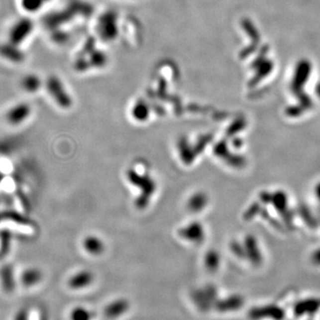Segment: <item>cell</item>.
<instances>
[{
  "label": "cell",
  "instance_id": "1",
  "mask_svg": "<svg viewBox=\"0 0 320 320\" xmlns=\"http://www.w3.org/2000/svg\"><path fill=\"white\" fill-rule=\"evenodd\" d=\"M94 280L95 277L91 271L88 270H80L71 275L70 279H68V287L74 291L84 290L91 287Z\"/></svg>",
  "mask_w": 320,
  "mask_h": 320
},
{
  "label": "cell",
  "instance_id": "2",
  "mask_svg": "<svg viewBox=\"0 0 320 320\" xmlns=\"http://www.w3.org/2000/svg\"><path fill=\"white\" fill-rule=\"evenodd\" d=\"M130 304L125 299L113 300L108 303L104 310V315L108 320H118L129 312Z\"/></svg>",
  "mask_w": 320,
  "mask_h": 320
},
{
  "label": "cell",
  "instance_id": "4",
  "mask_svg": "<svg viewBox=\"0 0 320 320\" xmlns=\"http://www.w3.org/2000/svg\"><path fill=\"white\" fill-rule=\"evenodd\" d=\"M22 285L25 287H33L42 280L41 270L37 268H29L24 270L21 276Z\"/></svg>",
  "mask_w": 320,
  "mask_h": 320
},
{
  "label": "cell",
  "instance_id": "6",
  "mask_svg": "<svg viewBox=\"0 0 320 320\" xmlns=\"http://www.w3.org/2000/svg\"><path fill=\"white\" fill-rule=\"evenodd\" d=\"M69 320H94V314L88 308L79 305L72 308L69 314Z\"/></svg>",
  "mask_w": 320,
  "mask_h": 320
},
{
  "label": "cell",
  "instance_id": "3",
  "mask_svg": "<svg viewBox=\"0 0 320 320\" xmlns=\"http://www.w3.org/2000/svg\"><path fill=\"white\" fill-rule=\"evenodd\" d=\"M30 109L26 104H17L13 106L5 114V120L13 126L20 125L29 117Z\"/></svg>",
  "mask_w": 320,
  "mask_h": 320
},
{
  "label": "cell",
  "instance_id": "7",
  "mask_svg": "<svg viewBox=\"0 0 320 320\" xmlns=\"http://www.w3.org/2000/svg\"><path fill=\"white\" fill-rule=\"evenodd\" d=\"M38 79H35V78H27L23 80V87L26 88L28 91H34L35 89L38 88Z\"/></svg>",
  "mask_w": 320,
  "mask_h": 320
},
{
  "label": "cell",
  "instance_id": "5",
  "mask_svg": "<svg viewBox=\"0 0 320 320\" xmlns=\"http://www.w3.org/2000/svg\"><path fill=\"white\" fill-rule=\"evenodd\" d=\"M84 248L89 253V254L97 255L101 254L104 250V241L100 239L99 237H88L84 239L83 242Z\"/></svg>",
  "mask_w": 320,
  "mask_h": 320
}]
</instances>
